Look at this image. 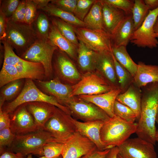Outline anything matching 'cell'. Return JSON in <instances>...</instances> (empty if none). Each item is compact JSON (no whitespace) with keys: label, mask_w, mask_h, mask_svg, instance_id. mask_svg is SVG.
<instances>
[{"label":"cell","mask_w":158,"mask_h":158,"mask_svg":"<svg viewBox=\"0 0 158 158\" xmlns=\"http://www.w3.org/2000/svg\"><path fill=\"white\" fill-rule=\"evenodd\" d=\"M158 111V86L145 87L142 94L141 113L135 133L138 137L156 144V116Z\"/></svg>","instance_id":"obj_1"},{"label":"cell","mask_w":158,"mask_h":158,"mask_svg":"<svg viewBox=\"0 0 158 158\" xmlns=\"http://www.w3.org/2000/svg\"><path fill=\"white\" fill-rule=\"evenodd\" d=\"M39 38L33 23L15 22L7 18L6 35L3 40L8 44L19 56Z\"/></svg>","instance_id":"obj_2"},{"label":"cell","mask_w":158,"mask_h":158,"mask_svg":"<svg viewBox=\"0 0 158 158\" xmlns=\"http://www.w3.org/2000/svg\"><path fill=\"white\" fill-rule=\"evenodd\" d=\"M137 123L127 122L115 115L104 122L100 132L101 140L108 149L118 147L135 133Z\"/></svg>","instance_id":"obj_3"},{"label":"cell","mask_w":158,"mask_h":158,"mask_svg":"<svg viewBox=\"0 0 158 158\" xmlns=\"http://www.w3.org/2000/svg\"><path fill=\"white\" fill-rule=\"evenodd\" d=\"M33 102L50 103L71 115V112L67 107L61 104L54 97L43 93L37 86L34 81L30 79H25L23 88L19 95L13 100L4 105L2 109L10 114L21 105Z\"/></svg>","instance_id":"obj_4"},{"label":"cell","mask_w":158,"mask_h":158,"mask_svg":"<svg viewBox=\"0 0 158 158\" xmlns=\"http://www.w3.org/2000/svg\"><path fill=\"white\" fill-rule=\"evenodd\" d=\"M50 142H57L49 133L40 129L25 134L16 135L11 145L6 149L20 154L24 157L30 154L43 156V147Z\"/></svg>","instance_id":"obj_5"},{"label":"cell","mask_w":158,"mask_h":158,"mask_svg":"<svg viewBox=\"0 0 158 158\" xmlns=\"http://www.w3.org/2000/svg\"><path fill=\"white\" fill-rule=\"evenodd\" d=\"M58 49L48 39L39 38L19 57L28 61L41 63L45 71L44 80H49L54 78L52 59L55 51Z\"/></svg>","instance_id":"obj_6"},{"label":"cell","mask_w":158,"mask_h":158,"mask_svg":"<svg viewBox=\"0 0 158 158\" xmlns=\"http://www.w3.org/2000/svg\"><path fill=\"white\" fill-rule=\"evenodd\" d=\"M71 116L56 107L43 130L49 133L57 142L64 143L77 132Z\"/></svg>","instance_id":"obj_7"},{"label":"cell","mask_w":158,"mask_h":158,"mask_svg":"<svg viewBox=\"0 0 158 158\" xmlns=\"http://www.w3.org/2000/svg\"><path fill=\"white\" fill-rule=\"evenodd\" d=\"M71 97L81 95H96L115 89L97 72H88L82 76L80 80L71 86Z\"/></svg>","instance_id":"obj_8"},{"label":"cell","mask_w":158,"mask_h":158,"mask_svg":"<svg viewBox=\"0 0 158 158\" xmlns=\"http://www.w3.org/2000/svg\"><path fill=\"white\" fill-rule=\"evenodd\" d=\"M76 118L88 122L97 121L106 122L111 118L102 109L94 104L74 96L65 105Z\"/></svg>","instance_id":"obj_9"},{"label":"cell","mask_w":158,"mask_h":158,"mask_svg":"<svg viewBox=\"0 0 158 158\" xmlns=\"http://www.w3.org/2000/svg\"><path fill=\"white\" fill-rule=\"evenodd\" d=\"M158 17V8L150 10L142 25L134 32L130 42L140 47H148L151 49L157 47L158 40L154 31V26Z\"/></svg>","instance_id":"obj_10"},{"label":"cell","mask_w":158,"mask_h":158,"mask_svg":"<svg viewBox=\"0 0 158 158\" xmlns=\"http://www.w3.org/2000/svg\"><path fill=\"white\" fill-rule=\"evenodd\" d=\"M45 78V71L42 66L26 67L3 63L0 72V87L18 79H30L33 80H44Z\"/></svg>","instance_id":"obj_11"},{"label":"cell","mask_w":158,"mask_h":158,"mask_svg":"<svg viewBox=\"0 0 158 158\" xmlns=\"http://www.w3.org/2000/svg\"><path fill=\"white\" fill-rule=\"evenodd\" d=\"M75 27L74 30L78 40L82 42L89 49L95 52L107 51L111 52V35L104 30Z\"/></svg>","instance_id":"obj_12"},{"label":"cell","mask_w":158,"mask_h":158,"mask_svg":"<svg viewBox=\"0 0 158 158\" xmlns=\"http://www.w3.org/2000/svg\"><path fill=\"white\" fill-rule=\"evenodd\" d=\"M66 54L59 49L55 50L52 61L54 73L62 82L74 85L80 80L82 75Z\"/></svg>","instance_id":"obj_13"},{"label":"cell","mask_w":158,"mask_h":158,"mask_svg":"<svg viewBox=\"0 0 158 158\" xmlns=\"http://www.w3.org/2000/svg\"><path fill=\"white\" fill-rule=\"evenodd\" d=\"M154 146L138 137L128 139L118 147L123 158H157Z\"/></svg>","instance_id":"obj_14"},{"label":"cell","mask_w":158,"mask_h":158,"mask_svg":"<svg viewBox=\"0 0 158 158\" xmlns=\"http://www.w3.org/2000/svg\"><path fill=\"white\" fill-rule=\"evenodd\" d=\"M9 114L11 120L10 128L16 135L25 134L40 130L24 104Z\"/></svg>","instance_id":"obj_15"},{"label":"cell","mask_w":158,"mask_h":158,"mask_svg":"<svg viewBox=\"0 0 158 158\" xmlns=\"http://www.w3.org/2000/svg\"><path fill=\"white\" fill-rule=\"evenodd\" d=\"M97 149L92 141L77 131L63 143L61 155L62 158H80Z\"/></svg>","instance_id":"obj_16"},{"label":"cell","mask_w":158,"mask_h":158,"mask_svg":"<svg viewBox=\"0 0 158 158\" xmlns=\"http://www.w3.org/2000/svg\"><path fill=\"white\" fill-rule=\"evenodd\" d=\"M94 59L97 72L112 86L119 88L111 52L107 51H95Z\"/></svg>","instance_id":"obj_17"},{"label":"cell","mask_w":158,"mask_h":158,"mask_svg":"<svg viewBox=\"0 0 158 158\" xmlns=\"http://www.w3.org/2000/svg\"><path fill=\"white\" fill-rule=\"evenodd\" d=\"M34 81L37 86L42 92L54 97L64 106H65L71 98V86L63 83L57 77H54L49 80Z\"/></svg>","instance_id":"obj_18"},{"label":"cell","mask_w":158,"mask_h":158,"mask_svg":"<svg viewBox=\"0 0 158 158\" xmlns=\"http://www.w3.org/2000/svg\"><path fill=\"white\" fill-rule=\"evenodd\" d=\"M71 119L77 131L92 141L95 145L98 150L103 151L108 149L102 143L100 136V130L104 122L100 121H80L71 116Z\"/></svg>","instance_id":"obj_19"},{"label":"cell","mask_w":158,"mask_h":158,"mask_svg":"<svg viewBox=\"0 0 158 158\" xmlns=\"http://www.w3.org/2000/svg\"><path fill=\"white\" fill-rule=\"evenodd\" d=\"M121 92L119 88H115L108 92L99 94L81 95L78 97L99 107L111 118L115 116L114 111V105L117 97Z\"/></svg>","instance_id":"obj_20"},{"label":"cell","mask_w":158,"mask_h":158,"mask_svg":"<svg viewBox=\"0 0 158 158\" xmlns=\"http://www.w3.org/2000/svg\"><path fill=\"white\" fill-rule=\"evenodd\" d=\"M100 1L102 5L103 30L111 36L127 14L122 10Z\"/></svg>","instance_id":"obj_21"},{"label":"cell","mask_w":158,"mask_h":158,"mask_svg":"<svg viewBox=\"0 0 158 158\" xmlns=\"http://www.w3.org/2000/svg\"><path fill=\"white\" fill-rule=\"evenodd\" d=\"M40 129L43 130L46 123L53 115L56 107L43 102H33L24 103Z\"/></svg>","instance_id":"obj_22"},{"label":"cell","mask_w":158,"mask_h":158,"mask_svg":"<svg viewBox=\"0 0 158 158\" xmlns=\"http://www.w3.org/2000/svg\"><path fill=\"white\" fill-rule=\"evenodd\" d=\"M135 31L132 13L127 14L125 18L111 36L112 46L126 47Z\"/></svg>","instance_id":"obj_23"},{"label":"cell","mask_w":158,"mask_h":158,"mask_svg":"<svg viewBox=\"0 0 158 158\" xmlns=\"http://www.w3.org/2000/svg\"><path fill=\"white\" fill-rule=\"evenodd\" d=\"M134 77V83L138 88L148 84L158 82V65H148L139 61Z\"/></svg>","instance_id":"obj_24"},{"label":"cell","mask_w":158,"mask_h":158,"mask_svg":"<svg viewBox=\"0 0 158 158\" xmlns=\"http://www.w3.org/2000/svg\"><path fill=\"white\" fill-rule=\"evenodd\" d=\"M141 98L140 88L133 83L125 92L118 95L116 100L130 108L135 114L137 119L138 120L141 113Z\"/></svg>","instance_id":"obj_25"},{"label":"cell","mask_w":158,"mask_h":158,"mask_svg":"<svg viewBox=\"0 0 158 158\" xmlns=\"http://www.w3.org/2000/svg\"><path fill=\"white\" fill-rule=\"evenodd\" d=\"M48 38L60 50L70 57L76 59L77 56V47L64 37L52 22Z\"/></svg>","instance_id":"obj_26"},{"label":"cell","mask_w":158,"mask_h":158,"mask_svg":"<svg viewBox=\"0 0 158 158\" xmlns=\"http://www.w3.org/2000/svg\"><path fill=\"white\" fill-rule=\"evenodd\" d=\"M77 50V58L78 65L83 71L93 72L95 70L94 51L88 48L81 41L79 40Z\"/></svg>","instance_id":"obj_27"},{"label":"cell","mask_w":158,"mask_h":158,"mask_svg":"<svg viewBox=\"0 0 158 158\" xmlns=\"http://www.w3.org/2000/svg\"><path fill=\"white\" fill-rule=\"evenodd\" d=\"M83 22L88 28L97 30H104L102 5L100 0H96Z\"/></svg>","instance_id":"obj_28"},{"label":"cell","mask_w":158,"mask_h":158,"mask_svg":"<svg viewBox=\"0 0 158 158\" xmlns=\"http://www.w3.org/2000/svg\"><path fill=\"white\" fill-rule=\"evenodd\" d=\"M25 81V79L14 80L1 87L0 109L2 108L6 102L12 101L17 97L23 88Z\"/></svg>","instance_id":"obj_29"},{"label":"cell","mask_w":158,"mask_h":158,"mask_svg":"<svg viewBox=\"0 0 158 158\" xmlns=\"http://www.w3.org/2000/svg\"><path fill=\"white\" fill-rule=\"evenodd\" d=\"M41 10L49 16L58 18L74 26L87 28L85 23L73 13L63 10L50 3Z\"/></svg>","instance_id":"obj_30"},{"label":"cell","mask_w":158,"mask_h":158,"mask_svg":"<svg viewBox=\"0 0 158 158\" xmlns=\"http://www.w3.org/2000/svg\"><path fill=\"white\" fill-rule=\"evenodd\" d=\"M126 47L112 46L111 52L117 61L134 77L137 70L138 64L130 57Z\"/></svg>","instance_id":"obj_31"},{"label":"cell","mask_w":158,"mask_h":158,"mask_svg":"<svg viewBox=\"0 0 158 158\" xmlns=\"http://www.w3.org/2000/svg\"><path fill=\"white\" fill-rule=\"evenodd\" d=\"M112 55L119 89L121 90V93H123L134 83V77L126 68L117 61L113 54Z\"/></svg>","instance_id":"obj_32"},{"label":"cell","mask_w":158,"mask_h":158,"mask_svg":"<svg viewBox=\"0 0 158 158\" xmlns=\"http://www.w3.org/2000/svg\"><path fill=\"white\" fill-rule=\"evenodd\" d=\"M51 20L62 35L78 48L79 41L74 26L57 17L52 16Z\"/></svg>","instance_id":"obj_33"},{"label":"cell","mask_w":158,"mask_h":158,"mask_svg":"<svg viewBox=\"0 0 158 158\" xmlns=\"http://www.w3.org/2000/svg\"><path fill=\"white\" fill-rule=\"evenodd\" d=\"M150 10L144 0H134L132 13L135 31L142 25L148 15Z\"/></svg>","instance_id":"obj_34"},{"label":"cell","mask_w":158,"mask_h":158,"mask_svg":"<svg viewBox=\"0 0 158 158\" xmlns=\"http://www.w3.org/2000/svg\"><path fill=\"white\" fill-rule=\"evenodd\" d=\"M33 24L39 38L48 39L51 24L44 12L38 13Z\"/></svg>","instance_id":"obj_35"},{"label":"cell","mask_w":158,"mask_h":158,"mask_svg":"<svg viewBox=\"0 0 158 158\" xmlns=\"http://www.w3.org/2000/svg\"><path fill=\"white\" fill-rule=\"evenodd\" d=\"M114 111L115 115L127 122L134 123L137 119L135 114L130 108L116 99L114 103Z\"/></svg>","instance_id":"obj_36"},{"label":"cell","mask_w":158,"mask_h":158,"mask_svg":"<svg viewBox=\"0 0 158 158\" xmlns=\"http://www.w3.org/2000/svg\"><path fill=\"white\" fill-rule=\"evenodd\" d=\"M63 143L50 142L43 147V155L46 158H58L61 155Z\"/></svg>","instance_id":"obj_37"},{"label":"cell","mask_w":158,"mask_h":158,"mask_svg":"<svg viewBox=\"0 0 158 158\" xmlns=\"http://www.w3.org/2000/svg\"><path fill=\"white\" fill-rule=\"evenodd\" d=\"M95 1V0H77L73 14L78 18L83 21Z\"/></svg>","instance_id":"obj_38"},{"label":"cell","mask_w":158,"mask_h":158,"mask_svg":"<svg viewBox=\"0 0 158 158\" xmlns=\"http://www.w3.org/2000/svg\"><path fill=\"white\" fill-rule=\"evenodd\" d=\"M16 135L10 128L0 130V153L9 147L13 142Z\"/></svg>","instance_id":"obj_39"},{"label":"cell","mask_w":158,"mask_h":158,"mask_svg":"<svg viewBox=\"0 0 158 158\" xmlns=\"http://www.w3.org/2000/svg\"><path fill=\"white\" fill-rule=\"evenodd\" d=\"M113 6L120 9L126 14L132 13L134 1L130 0H102Z\"/></svg>","instance_id":"obj_40"},{"label":"cell","mask_w":158,"mask_h":158,"mask_svg":"<svg viewBox=\"0 0 158 158\" xmlns=\"http://www.w3.org/2000/svg\"><path fill=\"white\" fill-rule=\"evenodd\" d=\"M37 5L33 0H26V13L25 22L31 24L35 20L38 13Z\"/></svg>","instance_id":"obj_41"},{"label":"cell","mask_w":158,"mask_h":158,"mask_svg":"<svg viewBox=\"0 0 158 158\" xmlns=\"http://www.w3.org/2000/svg\"><path fill=\"white\" fill-rule=\"evenodd\" d=\"M20 1L19 0H0V10L7 18H9L15 11Z\"/></svg>","instance_id":"obj_42"},{"label":"cell","mask_w":158,"mask_h":158,"mask_svg":"<svg viewBox=\"0 0 158 158\" xmlns=\"http://www.w3.org/2000/svg\"><path fill=\"white\" fill-rule=\"evenodd\" d=\"M77 0H52L50 3L58 8L73 13Z\"/></svg>","instance_id":"obj_43"},{"label":"cell","mask_w":158,"mask_h":158,"mask_svg":"<svg viewBox=\"0 0 158 158\" xmlns=\"http://www.w3.org/2000/svg\"><path fill=\"white\" fill-rule=\"evenodd\" d=\"M25 13L26 0H21L14 13L8 18L15 22H25Z\"/></svg>","instance_id":"obj_44"},{"label":"cell","mask_w":158,"mask_h":158,"mask_svg":"<svg viewBox=\"0 0 158 158\" xmlns=\"http://www.w3.org/2000/svg\"><path fill=\"white\" fill-rule=\"evenodd\" d=\"M10 125L9 114L0 109V130L10 128Z\"/></svg>","instance_id":"obj_45"},{"label":"cell","mask_w":158,"mask_h":158,"mask_svg":"<svg viewBox=\"0 0 158 158\" xmlns=\"http://www.w3.org/2000/svg\"><path fill=\"white\" fill-rule=\"evenodd\" d=\"M110 149H107L103 151L97 149L80 158H106Z\"/></svg>","instance_id":"obj_46"},{"label":"cell","mask_w":158,"mask_h":158,"mask_svg":"<svg viewBox=\"0 0 158 158\" xmlns=\"http://www.w3.org/2000/svg\"><path fill=\"white\" fill-rule=\"evenodd\" d=\"M7 18L0 10V40H4L6 35Z\"/></svg>","instance_id":"obj_47"},{"label":"cell","mask_w":158,"mask_h":158,"mask_svg":"<svg viewBox=\"0 0 158 158\" xmlns=\"http://www.w3.org/2000/svg\"><path fill=\"white\" fill-rule=\"evenodd\" d=\"M0 158H24L21 154L12 152L7 149L0 153Z\"/></svg>","instance_id":"obj_48"},{"label":"cell","mask_w":158,"mask_h":158,"mask_svg":"<svg viewBox=\"0 0 158 158\" xmlns=\"http://www.w3.org/2000/svg\"><path fill=\"white\" fill-rule=\"evenodd\" d=\"M144 2L150 10L158 8V0H144Z\"/></svg>","instance_id":"obj_49"},{"label":"cell","mask_w":158,"mask_h":158,"mask_svg":"<svg viewBox=\"0 0 158 158\" xmlns=\"http://www.w3.org/2000/svg\"><path fill=\"white\" fill-rule=\"evenodd\" d=\"M36 4L38 9H41L45 7L50 2V0H33Z\"/></svg>","instance_id":"obj_50"},{"label":"cell","mask_w":158,"mask_h":158,"mask_svg":"<svg viewBox=\"0 0 158 158\" xmlns=\"http://www.w3.org/2000/svg\"><path fill=\"white\" fill-rule=\"evenodd\" d=\"M119 153V150L118 147H115L110 149L106 158H117Z\"/></svg>","instance_id":"obj_51"},{"label":"cell","mask_w":158,"mask_h":158,"mask_svg":"<svg viewBox=\"0 0 158 158\" xmlns=\"http://www.w3.org/2000/svg\"><path fill=\"white\" fill-rule=\"evenodd\" d=\"M154 30L155 33L157 35V37H158V17L157 18L155 22L154 26Z\"/></svg>","instance_id":"obj_52"},{"label":"cell","mask_w":158,"mask_h":158,"mask_svg":"<svg viewBox=\"0 0 158 158\" xmlns=\"http://www.w3.org/2000/svg\"><path fill=\"white\" fill-rule=\"evenodd\" d=\"M32 154H30L28 155L27 157L26 158H33L32 157ZM38 158H46L44 156H42V157Z\"/></svg>","instance_id":"obj_53"},{"label":"cell","mask_w":158,"mask_h":158,"mask_svg":"<svg viewBox=\"0 0 158 158\" xmlns=\"http://www.w3.org/2000/svg\"><path fill=\"white\" fill-rule=\"evenodd\" d=\"M156 142H158V130H157L156 132Z\"/></svg>","instance_id":"obj_54"},{"label":"cell","mask_w":158,"mask_h":158,"mask_svg":"<svg viewBox=\"0 0 158 158\" xmlns=\"http://www.w3.org/2000/svg\"><path fill=\"white\" fill-rule=\"evenodd\" d=\"M156 122L158 124V111L156 115Z\"/></svg>","instance_id":"obj_55"},{"label":"cell","mask_w":158,"mask_h":158,"mask_svg":"<svg viewBox=\"0 0 158 158\" xmlns=\"http://www.w3.org/2000/svg\"><path fill=\"white\" fill-rule=\"evenodd\" d=\"M117 158H123L118 153L117 156Z\"/></svg>","instance_id":"obj_56"},{"label":"cell","mask_w":158,"mask_h":158,"mask_svg":"<svg viewBox=\"0 0 158 158\" xmlns=\"http://www.w3.org/2000/svg\"><path fill=\"white\" fill-rule=\"evenodd\" d=\"M58 158H62V155H61Z\"/></svg>","instance_id":"obj_57"}]
</instances>
